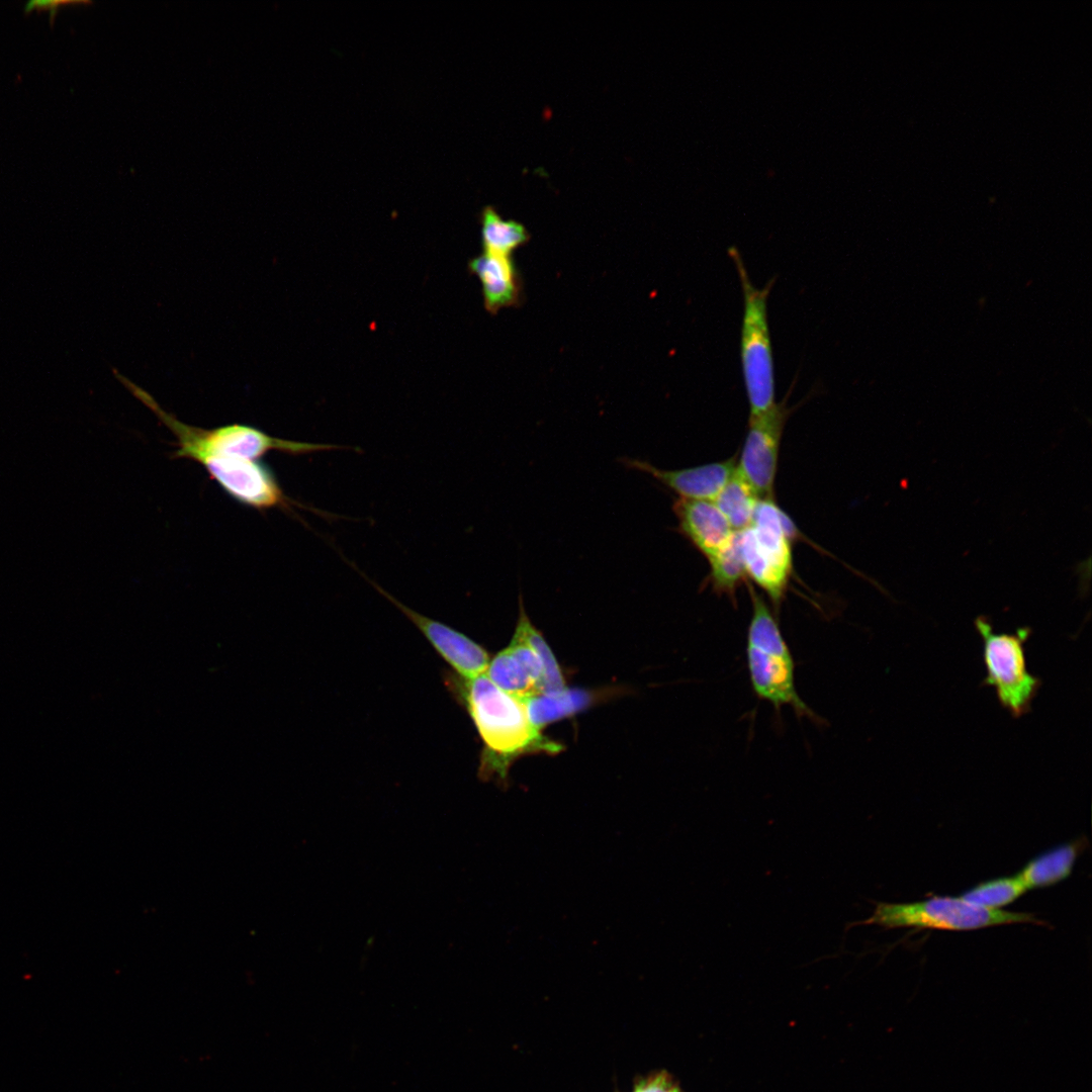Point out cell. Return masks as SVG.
Wrapping results in <instances>:
<instances>
[{"instance_id":"cell-1","label":"cell","mask_w":1092,"mask_h":1092,"mask_svg":"<svg viewBox=\"0 0 1092 1092\" xmlns=\"http://www.w3.org/2000/svg\"><path fill=\"white\" fill-rule=\"evenodd\" d=\"M448 680L482 740L480 778L504 780L519 756L536 752L552 754L562 749L532 725L521 699L498 689L485 673L469 679L452 675Z\"/></svg>"},{"instance_id":"cell-2","label":"cell","mask_w":1092,"mask_h":1092,"mask_svg":"<svg viewBox=\"0 0 1092 1092\" xmlns=\"http://www.w3.org/2000/svg\"><path fill=\"white\" fill-rule=\"evenodd\" d=\"M115 375L132 395L149 407L175 435L177 450L173 458L194 460L204 469L232 460H260L263 455L273 450L300 455L341 448L329 444L275 438L246 424H230L213 429L193 427L163 410L148 391L131 380L118 373Z\"/></svg>"},{"instance_id":"cell-3","label":"cell","mask_w":1092,"mask_h":1092,"mask_svg":"<svg viewBox=\"0 0 1092 1092\" xmlns=\"http://www.w3.org/2000/svg\"><path fill=\"white\" fill-rule=\"evenodd\" d=\"M745 582L752 603L746 659L754 694L778 711L783 706H790L799 716L816 719L797 693L793 656L776 618L752 583Z\"/></svg>"},{"instance_id":"cell-4","label":"cell","mask_w":1092,"mask_h":1092,"mask_svg":"<svg viewBox=\"0 0 1092 1092\" xmlns=\"http://www.w3.org/2000/svg\"><path fill=\"white\" fill-rule=\"evenodd\" d=\"M743 293L740 359L750 416L767 412L775 403V369L767 320V298L776 277L755 287L735 247L728 249Z\"/></svg>"},{"instance_id":"cell-5","label":"cell","mask_w":1092,"mask_h":1092,"mask_svg":"<svg viewBox=\"0 0 1092 1092\" xmlns=\"http://www.w3.org/2000/svg\"><path fill=\"white\" fill-rule=\"evenodd\" d=\"M975 628L983 642V661L986 677L982 686L992 687L1002 708L1015 718L1031 710L1042 681L1027 668L1025 643L1032 634L1030 627L1017 628L1014 633H996L989 618L979 616Z\"/></svg>"},{"instance_id":"cell-6","label":"cell","mask_w":1092,"mask_h":1092,"mask_svg":"<svg viewBox=\"0 0 1092 1092\" xmlns=\"http://www.w3.org/2000/svg\"><path fill=\"white\" fill-rule=\"evenodd\" d=\"M787 514L774 498L759 499L750 527L738 532L746 576L780 607L793 571L792 542L785 532Z\"/></svg>"},{"instance_id":"cell-7","label":"cell","mask_w":1092,"mask_h":1092,"mask_svg":"<svg viewBox=\"0 0 1092 1092\" xmlns=\"http://www.w3.org/2000/svg\"><path fill=\"white\" fill-rule=\"evenodd\" d=\"M1025 922L1042 924L1029 913L983 908L962 898L933 897L914 903L878 902L869 918L847 924L846 929L856 925H879L886 929L916 927L971 930Z\"/></svg>"},{"instance_id":"cell-8","label":"cell","mask_w":1092,"mask_h":1092,"mask_svg":"<svg viewBox=\"0 0 1092 1092\" xmlns=\"http://www.w3.org/2000/svg\"><path fill=\"white\" fill-rule=\"evenodd\" d=\"M791 412L786 397L767 412L749 417L748 430L736 470L759 499L774 498L780 443Z\"/></svg>"},{"instance_id":"cell-9","label":"cell","mask_w":1092,"mask_h":1092,"mask_svg":"<svg viewBox=\"0 0 1092 1092\" xmlns=\"http://www.w3.org/2000/svg\"><path fill=\"white\" fill-rule=\"evenodd\" d=\"M357 571L413 622L457 676L469 679L485 672L489 656L482 646L450 626L412 610L360 570Z\"/></svg>"},{"instance_id":"cell-10","label":"cell","mask_w":1092,"mask_h":1092,"mask_svg":"<svg viewBox=\"0 0 1092 1092\" xmlns=\"http://www.w3.org/2000/svg\"><path fill=\"white\" fill-rule=\"evenodd\" d=\"M623 461L630 468L650 474L677 493L679 498L688 499H714L736 470L735 456L724 461L677 470H662L643 460Z\"/></svg>"},{"instance_id":"cell-11","label":"cell","mask_w":1092,"mask_h":1092,"mask_svg":"<svg viewBox=\"0 0 1092 1092\" xmlns=\"http://www.w3.org/2000/svg\"><path fill=\"white\" fill-rule=\"evenodd\" d=\"M484 673L498 689L523 700L539 693L542 664L534 648L515 632L510 645L489 661Z\"/></svg>"},{"instance_id":"cell-12","label":"cell","mask_w":1092,"mask_h":1092,"mask_svg":"<svg viewBox=\"0 0 1092 1092\" xmlns=\"http://www.w3.org/2000/svg\"><path fill=\"white\" fill-rule=\"evenodd\" d=\"M673 511L680 533L707 559L726 547L735 534L711 500L679 498L674 503Z\"/></svg>"},{"instance_id":"cell-13","label":"cell","mask_w":1092,"mask_h":1092,"mask_svg":"<svg viewBox=\"0 0 1092 1092\" xmlns=\"http://www.w3.org/2000/svg\"><path fill=\"white\" fill-rule=\"evenodd\" d=\"M468 270L480 281L484 307L489 313L523 302V282L512 256L482 252L469 260Z\"/></svg>"},{"instance_id":"cell-14","label":"cell","mask_w":1092,"mask_h":1092,"mask_svg":"<svg viewBox=\"0 0 1092 1092\" xmlns=\"http://www.w3.org/2000/svg\"><path fill=\"white\" fill-rule=\"evenodd\" d=\"M479 222L482 252L512 256L514 251L526 245L531 238L522 222L504 218L493 205L482 207Z\"/></svg>"},{"instance_id":"cell-15","label":"cell","mask_w":1092,"mask_h":1092,"mask_svg":"<svg viewBox=\"0 0 1092 1092\" xmlns=\"http://www.w3.org/2000/svg\"><path fill=\"white\" fill-rule=\"evenodd\" d=\"M532 725L541 729L556 720L568 717L587 707L589 693L580 689H565L553 694H534L522 700Z\"/></svg>"},{"instance_id":"cell-16","label":"cell","mask_w":1092,"mask_h":1092,"mask_svg":"<svg viewBox=\"0 0 1092 1092\" xmlns=\"http://www.w3.org/2000/svg\"><path fill=\"white\" fill-rule=\"evenodd\" d=\"M1079 850L1078 842L1060 845L1030 860L1017 876L1026 890L1058 883L1070 875Z\"/></svg>"},{"instance_id":"cell-17","label":"cell","mask_w":1092,"mask_h":1092,"mask_svg":"<svg viewBox=\"0 0 1092 1092\" xmlns=\"http://www.w3.org/2000/svg\"><path fill=\"white\" fill-rule=\"evenodd\" d=\"M758 496L735 470L732 477L714 498V504L734 532L750 527Z\"/></svg>"},{"instance_id":"cell-18","label":"cell","mask_w":1092,"mask_h":1092,"mask_svg":"<svg viewBox=\"0 0 1092 1092\" xmlns=\"http://www.w3.org/2000/svg\"><path fill=\"white\" fill-rule=\"evenodd\" d=\"M708 560L711 565L709 578L713 590L735 602L737 588L746 578L738 532H735L726 547Z\"/></svg>"},{"instance_id":"cell-19","label":"cell","mask_w":1092,"mask_h":1092,"mask_svg":"<svg viewBox=\"0 0 1092 1092\" xmlns=\"http://www.w3.org/2000/svg\"><path fill=\"white\" fill-rule=\"evenodd\" d=\"M515 632L521 635L536 651L542 664L539 693L553 694L565 690L564 677L557 660L541 633L531 623L520 597V613Z\"/></svg>"},{"instance_id":"cell-20","label":"cell","mask_w":1092,"mask_h":1092,"mask_svg":"<svg viewBox=\"0 0 1092 1092\" xmlns=\"http://www.w3.org/2000/svg\"><path fill=\"white\" fill-rule=\"evenodd\" d=\"M1025 891V886L1016 875L981 883L965 892L961 898L979 907L997 909L1014 901Z\"/></svg>"},{"instance_id":"cell-21","label":"cell","mask_w":1092,"mask_h":1092,"mask_svg":"<svg viewBox=\"0 0 1092 1092\" xmlns=\"http://www.w3.org/2000/svg\"><path fill=\"white\" fill-rule=\"evenodd\" d=\"M633 1092H680V1089L669 1074L661 1071L640 1081Z\"/></svg>"}]
</instances>
